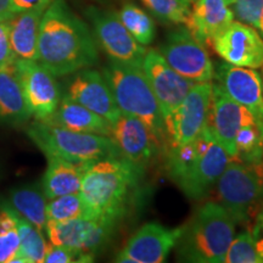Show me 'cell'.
Returning a JSON list of instances; mask_svg holds the SVG:
<instances>
[{"label": "cell", "instance_id": "1", "mask_svg": "<svg viewBox=\"0 0 263 263\" xmlns=\"http://www.w3.org/2000/svg\"><path fill=\"white\" fill-rule=\"evenodd\" d=\"M99 60L90 29L67 5L52 0L39 26L37 61L55 77L89 68Z\"/></svg>", "mask_w": 263, "mask_h": 263}, {"label": "cell", "instance_id": "2", "mask_svg": "<svg viewBox=\"0 0 263 263\" xmlns=\"http://www.w3.org/2000/svg\"><path fill=\"white\" fill-rule=\"evenodd\" d=\"M140 168L122 156L88 162L80 190L85 218L116 224L137 192Z\"/></svg>", "mask_w": 263, "mask_h": 263}, {"label": "cell", "instance_id": "3", "mask_svg": "<svg viewBox=\"0 0 263 263\" xmlns=\"http://www.w3.org/2000/svg\"><path fill=\"white\" fill-rule=\"evenodd\" d=\"M235 236V222L218 202L203 203L194 213L178 241L184 262L222 263Z\"/></svg>", "mask_w": 263, "mask_h": 263}, {"label": "cell", "instance_id": "4", "mask_svg": "<svg viewBox=\"0 0 263 263\" xmlns=\"http://www.w3.org/2000/svg\"><path fill=\"white\" fill-rule=\"evenodd\" d=\"M103 76L121 114L140 120L160 145H164L167 143L166 123L143 68L110 61L104 67Z\"/></svg>", "mask_w": 263, "mask_h": 263}, {"label": "cell", "instance_id": "5", "mask_svg": "<svg viewBox=\"0 0 263 263\" xmlns=\"http://www.w3.org/2000/svg\"><path fill=\"white\" fill-rule=\"evenodd\" d=\"M27 136L47 157H58L74 163L121 156L110 137L73 132L44 121L33 122L28 127Z\"/></svg>", "mask_w": 263, "mask_h": 263}, {"label": "cell", "instance_id": "6", "mask_svg": "<svg viewBox=\"0 0 263 263\" xmlns=\"http://www.w3.org/2000/svg\"><path fill=\"white\" fill-rule=\"evenodd\" d=\"M219 205L235 223H246L263 207V172L258 163L230 159L216 183Z\"/></svg>", "mask_w": 263, "mask_h": 263}, {"label": "cell", "instance_id": "7", "mask_svg": "<svg viewBox=\"0 0 263 263\" xmlns=\"http://www.w3.org/2000/svg\"><path fill=\"white\" fill-rule=\"evenodd\" d=\"M85 14L99 44L111 61L141 67L146 49L132 37L117 14L98 8H89Z\"/></svg>", "mask_w": 263, "mask_h": 263}, {"label": "cell", "instance_id": "8", "mask_svg": "<svg viewBox=\"0 0 263 263\" xmlns=\"http://www.w3.org/2000/svg\"><path fill=\"white\" fill-rule=\"evenodd\" d=\"M211 82L195 83L166 121L168 146H182L201 133L207 123L212 99Z\"/></svg>", "mask_w": 263, "mask_h": 263}, {"label": "cell", "instance_id": "9", "mask_svg": "<svg viewBox=\"0 0 263 263\" xmlns=\"http://www.w3.org/2000/svg\"><path fill=\"white\" fill-rule=\"evenodd\" d=\"M160 52L174 71L194 83L211 82L215 77V67L205 47L186 28L171 32Z\"/></svg>", "mask_w": 263, "mask_h": 263}, {"label": "cell", "instance_id": "10", "mask_svg": "<svg viewBox=\"0 0 263 263\" xmlns=\"http://www.w3.org/2000/svg\"><path fill=\"white\" fill-rule=\"evenodd\" d=\"M115 226L91 218H76L65 222L48 221L45 232L51 244L65 246L90 258L106 245Z\"/></svg>", "mask_w": 263, "mask_h": 263}, {"label": "cell", "instance_id": "11", "mask_svg": "<svg viewBox=\"0 0 263 263\" xmlns=\"http://www.w3.org/2000/svg\"><path fill=\"white\" fill-rule=\"evenodd\" d=\"M14 65L29 111L37 121H47L61 100L55 76L35 60L15 59Z\"/></svg>", "mask_w": 263, "mask_h": 263}, {"label": "cell", "instance_id": "12", "mask_svg": "<svg viewBox=\"0 0 263 263\" xmlns=\"http://www.w3.org/2000/svg\"><path fill=\"white\" fill-rule=\"evenodd\" d=\"M210 45L227 64L254 70L263 67V38L251 26L232 21Z\"/></svg>", "mask_w": 263, "mask_h": 263}, {"label": "cell", "instance_id": "13", "mask_svg": "<svg viewBox=\"0 0 263 263\" xmlns=\"http://www.w3.org/2000/svg\"><path fill=\"white\" fill-rule=\"evenodd\" d=\"M141 68L155 94L166 122L195 83L174 71L162 54L155 49L146 50Z\"/></svg>", "mask_w": 263, "mask_h": 263}, {"label": "cell", "instance_id": "14", "mask_svg": "<svg viewBox=\"0 0 263 263\" xmlns=\"http://www.w3.org/2000/svg\"><path fill=\"white\" fill-rule=\"evenodd\" d=\"M184 226L167 228L159 223H146L128 240L116 262L121 263H161L166 261L171 251L178 244Z\"/></svg>", "mask_w": 263, "mask_h": 263}, {"label": "cell", "instance_id": "15", "mask_svg": "<svg viewBox=\"0 0 263 263\" xmlns=\"http://www.w3.org/2000/svg\"><path fill=\"white\" fill-rule=\"evenodd\" d=\"M202 133L205 137L202 149L188 173L178 184L183 193L193 200L202 199L210 193L230 161L227 151L206 126Z\"/></svg>", "mask_w": 263, "mask_h": 263}, {"label": "cell", "instance_id": "16", "mask_svg": "<svg viewBox=\"0 0 263 263\" xmlns=\"http://www.w3.org/2000/svg\"><path fill=\"white\" fill-rule=\"evenodd\" d=\"M252 122H256V120L248 108L233 100L221 84H213L206 127L230 159H234L236 155L235 137L239 129Z\"/></svg>", "mask_w": 263, "mask_h": 263}, {"label": "cell", "instance_id": "17", "mask_svg": "<svg viewBox=\"0 0 263 263\" xmlns=\"http://www.w3.org/2000/svg\"><path fill=\"white\" fill-rule=\"evenodd\" d=\"M65 95L106 118L111 124L122 115L103 73L90 67L72 73Z\"/></svg>", "mask_w": 263, "mask_h": 263}, {"label": "cell", "instance_id": "18", "mask_svg": "<svg viewBox=\"0 0 263 263\" xmlns=\"http://www.w3.org/2000/svg\"><path fill=\"white\" fill-rule=\"evenodd\" d=\"M110 138L116 144L121 156L139 167L149 162L161 147L145 124L123 114L111 124Z\"/></svg>", "mask_w": 263, "mask_h": 263}, {"label": "cell", "instance_id": "19", "mask_svg": "<svg viewBox=\"0 0 263 263\" xmlns=\"http://www.w3.org/2000/svg\"><path fill=\"white\" fill-rule=\"evenodd\" d=\"M219 84L233 100L248 108L256 122L263 128V80L254 68L229 64L217 71Z\"/></svg>", "mask_w": 263, "mask_h": 263}, {"label": "cell", "instance_id": "20", "mask_svg": "<svg viewBox=\"0 0 263 263\" xmlns=\"http://www.w3.org/2000/svg\"><path fill=\"white\" fill-rule=\"evenodd\" d=\"M185 25L190 34L201 44H207L234 21L232 9L224 0H195Z\"/></svg>", "mask_w": 263, "mask_h": 263}, {"label": "cell", "instance_id": "21", "mask_svg": "<svg viewBox=\"0 0 263 263\" xmlns=\"http://www.w3.org/2000/svg\"><path fill=\"white\" fill-rule=\"evenodd\" d=\"M31 116L14 62L0 65V123L21 126Z\"/></svg>", "mask_w": 263, "mask_h": 263}, {"label": "cell", "instance_id": "22", "mask_svg": "<svg viewBox=\"0 0 263 263\" xmlns=\"http://www.w3.org/2000/svg\"><path fill=\"white\" fill-rule=\"evenodd\" d=\"M44 122L57 124L73 132H82V133L106 137H110L111 133V123L106 118L93 112L83 105L76 103L66 95L60 100L55 112Z\"/></svg>", "mask_w": 263, "mask_h": 263}, {"label": "cell", "instance_id": "23", "mask_svg": "<svg viewBox=\"0 0 263 263\" xmlns=\"http://www.w3.org/2000/svg\"><path fill=\"white\" fill-rule=\"evenodd\" d=\"M45 8L18 12L9 20L10 43L15 59L37 61L39 26Z\"/></svg>", "mask_w": 263, "mask_h": 263}, {"label": "cell", "instance_id": "24", "mask_svg": "<svg viewBox=\"0 0 263 263\" xmlns=\"http://www.w3.org/2000/svg\"><path fill=\"white\" fill-rule=\"evenodd\" d=\"M85 166L87 163L48 157V166L42 179V190L47 200L80 193Z\"/></svg>", "mask_w": 263, "mask_h": 263}, {"label": "cell", "instance_id": "25", "mask_svg": "<svg viewBox=\"0 0 263 263\" xmlns=\"http://www.w3.org/2000/svg\"><path fill=\"white\" fill-rule=\"evenodd\" d=\"M10 206L24 217L39 230H45L47 226V197L42 189L35 185L17 186L10 190L9 199L6 200Z\"/></svg>", "mask_w": 263, "mask_h": 263}, {"label": "cell", "instance_id": "26", "mask_svg": "<svg viewBox=\"0 0 263 263\" xmlns=\"http://www.w3.org/2000/svg\"><path fill=\"white\" fill-rule=\"evenodd\" d=\"M118 17L132 37L143 47L150 45L156 35V27L154 20L139 6L127 3L118 12Z\"/></svg>", "mask_w": 263, "mask_h": 263}, {"label": "cell", "instance_id": "27", "mask_svg": "<svg viewBox=\"0 0 263 263\" xmlns=\"http://www.w3.org/2000/svg\"><path fill=\"white\" fill-rule=\"evenodd\" d=\"M15 221L18 232V252L27 259V263H41L44 261L48 245L42 230L15 211Z\"/></svg>", "mask_w": 263, "mask_h": 263}, {"label": "cell", "instance_id": "28", "mask_svg": "<svg viewBox=\"0 0 263 263\" xmlns=\"http://www.w3.org/2000/svg\"><path fill=\"white\" fill-rule=\"evenodd\" d=\"M236 155L233 160L256 163L263 160V128L257 122L245 124L235 137Z\"/></svg>", "mask_w": 263, "mask_h": 263}, {"label": "cell", "instance_id": "29", "mask_svg": "<svg viewBox=\"0 0 263 263\" xmlns=\"http://www.w3.org/2000/svg\"><path fill=\"white\" fill-rule=\"evenodd\" d=\"M20 249L14 209L0 199V263H11Z\"/></svg>", "mask_w": 263, "mask_h": 263}, {"label": "cell", "instance_id": "30", "mask_svg": "<svg viewBox=\"0 0 263 263\" xmlns=\"http://www.w3.org/2000/svg\"><path fill=\"white\" fill-rule=\"evenodd\" d=\"M85 218V210L80 193L62 195L47 202V222H65Z\"/></svg>", "mask_w": 263, "mask_h": 263}, {"label": "cell", "instance_id": "31", "mask_svg": "<svg viewBox=\"0 0 263 263\" xmlns=\"http://www.w3.org/2000/svg\"><path fill=\"white\" fill-rule=\"evenodd\" d=\"M151 14L164 24L185 25L189 16V4L184 0H141Z\"/></svg>", "mask_w": 263, "mask_h": 263}, {"label": "cell", "instance_id": "32", "mask_svg": "<svg viewBox=\"0 0 263 263\" xmlns=\"http://www.w3.org/2000/svg\"><path fill=\"white\" fill-rule=\"evenodd\" d=\"M226 263H263L250 230L234 236L224 256Z\"/></svg>", "mask_w": 263, "mask_h": 263}, {"label": "cell", "instance_id": "33", "mask_svg": "<svg viewBox=\"0 0 263 263\" xmlns=\"http://www.w3.org/2000/svg\"><path fill=\"white\" fill-rule=\"evenodd\" d=\"M230 6L238 21L262 32L263 0H233Z\"/></svg>", "mask_w": 263, "mask_h": 263}, {"label": "cell", "instance_id": "34", "mask_svg": "<svg viewBox=\"0 0 263 263\" xmlns=\"http://www.w3.org/2000/svg\"><path fill=\"white\" fill-rule=\"evenodd\" d=\"M94 261L89 256H85L74 250L65 248V246L51 244L48 246L45 252V263H72V262H91Z\"/></svg>", "mask_w": 263, "mask_h": 263}, {"label": "cell", "instance_id": "35", "mask_svg": "<svg viewBox=\"0 0 263 263\" xmlns=\"http://www.w3.org/2000/svg\"><path fill=\"white\" fill-rule=\"evenodd\" d=\"M14 60L15 58L10 43L9 21L0 20V65L11 64Z\"/></svg>", "mask_w": 263, "mask_h": 263}, {"label": "cell", "instance_id": "36", "mask_svg": "<svg viewBox=\"0 0 263 263\" xmlns=\"http://www.w3.org/2000/svg\"><path fill=\"white\" fill-rule=\"evenodd\" d=\"M51 2L52 0H11L12 12L16 15L18 12H24L35 8L47 9L51 4Z\"/></svg>", "mask_w": 263, "mask_h": 263}, {"label": "cell", "instance_id": "37", "mask_svg": "<svg viewBox=\"0 0 263 263\" xmlns=\"http://www.w3.org/2000/svg\"><path fill=\"white\" fill-rule=\"evenodd\" d=\"M250 233H251L252 239H254L256 250H257L258 255L261 256L263 261V216L261 213L256 216L254 227L250 230Z\"/></svg>", "mask_w": 263, "mask_h": 263}, {"label": "cell", "instance_id": "38", "mask_svg": "<svg viewBox=\"0 0 263 263\" xmlns=\"http://www.w3.org/2000/svg\"><path fill=\"white\" fill-rule=\"evenodd\" d=\"M14 16L11 6V0H0V20L9 21Z\"/></svg>", "mask_w": 263, "mask_h": 263}, {"label": "cell", "instance_id": "39", "mask_svg": "<svg viewBox=\"0 0 263 263\" xmlns=\"http://www.w3.org/2000/svg\"><path fill=\"white\" fill-rule=\"evenodd\" d=\"M224 2L227 3V5H229V6L233 4V0H224Z\"/></svg>", "mask_w": 263, "mask_h": 263}, {"label": "cell", "instance_id": "40", "mask_svg": "<svg viewBox=\"0 0 263 263\" xmlns=\"http://www.w3.org/2000/svg\"><path fill=\"white\" fill-rule=\"evenodd\" d=\"M184 2H185V3H188V4L190 5V4H192V3L195 2V0H184Z\"/></svg>", "mask_w": 263, "mask_h": 263}, {"label": "cell", "instance_id": "41", "mask_svg": "<svg viewBox=\"0 0 263 263\" xmlns=\"http://www.w3.org/2000/svg\"><path fill=\"white\" fill-rule=\"evenodd\" d=\"M259 213H261V215L263 216V207H262V210H261V211H259Z\"/></svg>", "mask_w": 263, "mask_h": 263}, {"label": "cell", "instance_id": "42", "mask_svg": "<svg viewBox=\"0 0 263 263\" xmlns=\"http://www.w3.org/2000/svg\"><path fill=\"white\" fill-rule=\"evenodd\" d=\"M261 33H262V34H263V26H262V32H261Z\"/></svg>", "mask_w": 263, "mask_h": 263}]
</instances>
